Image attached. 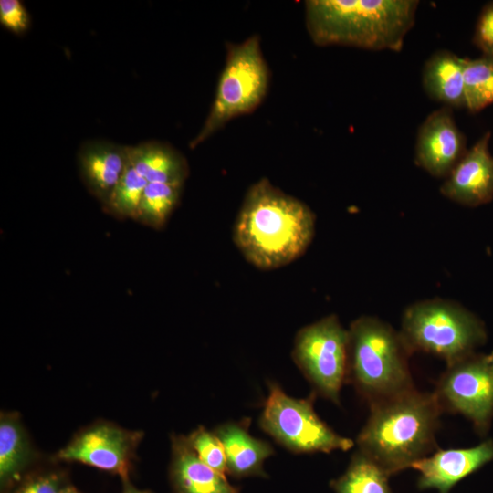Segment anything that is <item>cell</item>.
<instances>
[{
	"instance_id": "cell-19",
	"label": "cell",
	"mask_w": 493,
	"mask_h": 493,
	"mask_svg": "<svg viewBox=\"0 0 493 493\" xmlns=\"http://www.w3.org/2000/svg\"><path fill=\"white\" fill-rule=\"evenodd\" d=\"M466 58L439 51L425 63L423 85L428 95L449 107H465L464 68Z\"/></svg>"
},
{
	"instance_id": "cell-22",
	"label": "cell",
	"mask_w": 493,
	"mask_h": 493,
	"mask_svg": "<svg viewBox=\"0 0 493 493\" xmlns=\"http://www.w3.org/2000/svg\"><path fill=\"white\" fill-rule=\"evenodd\" d=\"M464 97L465 107L472 112L493 103V57L466 58Z\"/></svg>"
},
{
	"instance_id": "cell-28",
	"label": "cell",
	"mask_w": 493,
	"mask_h": 493,
	"mask_svg": "<svg viewBox=\"0 0 493 493\" xmlns=\"http://www.w3.org/2000/svg\"><path fill=\"white\" fill-rule=\"evenodd\" d=\"M123 480V489L122 493H152L148 490H141L135 488L130 481L129 478H122Z\"/></svg>"
},
{
	"instance_id": "cell-27",
	"label": "cell",
	"mask_w": 493,
	"mask_h": 493,
	"mask_svg": "<svg viewBox=\"0 0 493 493\" xmlns=\"http://www.w3.org/2000/svg\"><path fill=\"white\" fill-rule=\"evenodd\" d=\"M474 42L484 55L493 57V3L487 5L481 12Z\"/></svg>"
},
{
	"instance_id": "cell-4",
	"label": "cell",
	"mask_w": 493,
	"mask_h": 493,
	"mask_svg": "<svg viewBox=\"0 0 493 493\" xmlns=\"http://www.w3.org/2000/svg\"><path fill=\"white\" fill-rule=\"evenodd\" d=\"M349 330L347 382L370 405L414 389L408 351L400 332L371 316L353 320Z\"/></svg>"
},
{
	"instance_id": "cell-17",
	"label": "cell",
	"mask_w": 493,
	"mask_h": 493,
	"mask_svg": "<svg viewBox=\"0 0 493 493\" xmlns=\"http://www.w3.org/2000/svg\"><path fill=\"white\" fill-rule=\"evenodd\" d=\"M129 160L148 183L184 185L188 175L185 158L166 143L146 142L129 146Z\"/></svg>"
},
{
	"instance_id": "cell-16",
	"label": "cell",
	"mask_w": 493,
	"mask_h": 493,
	"mask_svg": "<svg viewBox=\"0 0 493 493\" xmlns=\"http://www.w3.org/2000/svg\"><path fill=\"white\" fill-rule=\"evenodd\" d=\"M248 423H226L214 432L221 441L226 458V471L233 477H266L264 461L273 455L266 441L249 435Z\"/></svg>"
},
{
	"instance_id": "cell-21",
	"label": "cell",
	"mask_w": 493,
	"mask_h": 493,
	"mask_svg": "<svg viewBox=\"0 0 493 493\" xmlns=\"http://www.w3.org/2000/svg\"><path fill=\"white\" fill-rule=\"evenodd\" d=\"M184 185L148 183L135 219L155 229L162 228L176 207Z\"/></svg>"
},
{
	"instance_id": "cell-12",
	"label": "cell",
	"mask_w": 493,
	"mask_h": 493,
	"mask_svg": "<svg viewBox=\"0 0 493 493\" xmlns=\"http://www.w3.org/2000/svg\"><path fill=\"white\" fill-rule=\"evenodd\" d=\"M492 459L493 441L488 439L473 447L437 449L411 467L419 473V489L449 493L458 482Z\"/></svg>"
},
{
	"instance_id": "cell-23",
	"label": "cell",
	"mask_w": 493,
	"mask_h": 493,
	"mask_svg": "<svg viewBox=\"0 0 493 493\" xmlns=\"http://www.w3.org/2000/svg\"><path fill=\"white\" fill-rule=\"evenodd\" d=\"M148 182L129 163L104 208L120 218L135 219Z\"/></svg>"
},
{
	"instance_id": "cell-2",
	"label": "cell",
	"mask_w": 493,
	"mask_h": 493,
	"mask_svg": "<svg viewBox=\"0 0 493 493\" xmlns=\"http://www.w3.org/2000/svg\"><path fill=\"white\" fill-rule=\"evenodd\" d=\"M442 412L434 393L414 388L371 404L357 436L358 450L390 475L411 467L437 450L435 433Z\"/></svg>"
},
{
	"instance_id": "cell-10",
	"label": "cell",
	"mask_w": 493,
	"mask_h": 493,
	"mask_svg": "<svg viewBox=\"0 0 493 493\" xmlns=\"http://www.w3.org/2000/svg\"><path fill=\"white\" fill-rule=\"evenodd\" d=\"M142 435L141 431L127 430L110 422L94 423L78 432L56 458L79 462L126 478Z\"/></svg>"
},
{
	"instance_id": "cell-5",
	"label": "cell",
	"mask_w": 493,
	"mask_h": 493,
	"mask_svg": "<svg viewBox=\"0 0 493 493\" xmlns=\"http://www.w3.org/2000/svg\"><path fill=\"white\" fill-rule=\"evenodd\" d=\"M400 334L412 354H434L451 364L487 339L481 320L461 305L434 299L410 305L404 312Z\"/></svg>"
},
{
	"instance_id": "cell-29",
	"label": "cell",
	"mask_w": 493,
	"mask_h": 493,
	"mask_svg": "<svg viewBox=\"0 0 493 493\" xmlns=\"http://www.w3.org/2000/svg\"><path fill=\"white\" fill-rule=\"evenodd\" d=\"M58 493H79L76 488L66 483Z\"/></svg>"
},
{
	"instance_id": "cell-15",
	"label": "cell",
	"mask_w": 493,
	"mask_h": 493,
	"mask_svg": "<svg viewBox=\"0 0 493 493\" xmlns=\"http://www.w3.org/2000/svg\"><path fill=\"white\" fill-rule=\"evenodd\" d=\"M170 478L174 493H239L225 475L198 458L183 435L172 438Z\"/></svg>"
},
{
	"instance_id": "cell-6",
	"label": "cell",
	"mask_w": 493,
	"mask_h": 493,
	"mask_svg": "<svg viewBox=\"0 0 493 493\" xmlns=\"http://www.w3.org/2000/svg\"><path fill=\"white\" fill-rule=\"evenodd\" d=\"M268 81L269 71L257 36L228 45L214 102L190 147L203 143L230 120L252 112L263 100Z\"/></svg>"
},
{
	"instance_id": "cell-20",
	"label": "cell",
	"mask_w": 493,
	"mask_h": 493,
	"mask_svg": "<svg viewBox=\"0 0 493 493\" xmlns=\"http://www.w3.org/2000/svg\"><path fill=\"white\" fill-rule=\"evenodd\" d=\"M383 467L359 450L346 471L330 482L335 493H393L389 477Z\"/></svg>"
},
{
	"instance_id": "cell-24",
	"label": "cell",
	"mask_w": 493,
	"mask_h": 493,
	"mask_svg": "<svg viewBox=\"0 0 493 493\" xmlns=\"http://www.w3.org/2000/svg\"><path fill=\"white\" fill-rule=\"evenodd\" d=\"M186 439L204 464L220 474L225 475L227 472L225 450L215 432L200 426L186 436Z\"/></svg>"
},
{
	"instance_id": "cell-14",
	"label": "cell",
	"mask_w": 493,
	"mask_h": 493,
	"mask_svg": "<svg viewBox=\"0 0 493 493\" xmlns=\"http://www.w3.org/2000/svg\"><path fill=\"white\" fill-rule=\"evenodd\" d=\"M78 162L88 189L105 205L129 163V146L105 141L88 142L80 147Z\"/></svg>"
},
{
	"instance_id": "cell-1",
	"label": "cell",
	"mask_w": 493,
	"mask_h": 493,
	"mask_svg": "<svg viewBox=\"0 0 493 493\" xmlns=\"http://www.w3.org/2000/svg\"><path fill=\"white\" fill-rule=\"evenodd\" d=\"M314 233L312 210L262 178L246 194L235 222L233 239L249 263L270 270L302 256Z\"/></svg>"
},
{
	"instance_id": "cell-3",
	"label": "cell",
	"mask_w": 493,
	"mask_h": 493,
	"mask_svg": "<svg viewBox=\"0 0 493 493\" xmlns=\"http://www.w3.org/2000/svg\"><path fill=\"white\" fill-rule=\"evenodd\" d=\"M416 0H309L306 26L318 46L400 51L413 27Z\"/></svg>"
},
{
	"instance_id": "cell-26",
	"label": "cell",
	"mask_w": 493,
	"mask_h": 493,
	"mask_svg": "<svg viewBox=\"0 0 493 493\" xmlns=\"http://www.w3.org/2000/svg\"><path fill=\"white\" fill-rule=\"evenodd\" d=\"M0 24L16 35H22L30 26V16L19 0L0 1Z\"/></svg>"
},
{
	"instance_id": "cell-9",
	"label": "cell",
	"mask_w": 493,
	"mask_h": 493,
	"mask_svg": "<svg viewBox=\"0 0 493 493\" xmlns=\"http://www.w3.org/2000/svg\"><path fill=\"white\" fill-rule=\"evenodd\" d=\"M433 393L442 411L460 414L486 433L493 417V351L448 364Z\"/></svg>"
},
{
	"instance_id": "cell-7",
	"label": "cell",
	"mask_w": 493,
	"mask_h": 493,
	"mask_svg": "<svg viewBox=\"0 0 493 493\" xmlns=\"http://www.w3.org/2000/svg\"><path fill=\"white\" fill-rule=\"evenodd\" d=\"M314 396L295 399L275 383L260 417L261 427L278 443L295 453L347 451L354 443L329 427L315 413Z\"/></svg>"
},
{
	"instance_id": "cell-11",
	"label": "cell",
	"mask_w": 493,
	"mask_h": 493,
	"mask_svg": "<svg viewBox=\"0 0 493 493\" xmlns=\"http://www.w3.org/2000/svg\"><path fill=\"white\" fill-rule=\"evenodd\" d=\"M466 152L465 137L449 107L429 114L418 131L416 163L434 176H447Z\"/></svg>"
},
{
	"instance_id": "cell-25",
	"label": "cell",
	"mask_w": 493,
	"mask_h": 493,
	"mask_svg": "<svg viewBox=\"0 0 493 493\" xmlns=\"http://www.w3.org/2000/svg\"><path fill=\"white\" fill-rule=\"evenodd\" d=\"M67 482L58 471L29 475L8 493H58Z\"/></svg>"
},
{
	"instance_id": "cell-18",
	"label": "cell",
	"mask_w": 493,
	"mask_h": 493,
	"mask_svg": "<svg viewBox=\"0 0 493 493\" xmlns=\"http://www.w3.org/2000/svg\"><path fill=\"white\" fill-rule=\"evenodd\" d=\"M36 453L16 413L0 416V484L6 490L35 460Z\"/></svg>"
},
{
	"instance_id": "cell-8",
	"label": "cell",
	"mask_w": 493,
	"mask_h": 493,
	"mask_svg": "<svg viewBox=\"0 0 493 493\" xmlns=\"http://www.w3.org/2000/svg\"><path fill=\"white\" fill-rule=\"evenodd\" d=\"M292 356L316 391L338 404L341 386L347 382L349 330L337 316H327L299 330Z\"/></svg>"
},
{
	"instance_id": "cell-13",
	"label": "cell",
	"mask_w": 493,
	"mask_h": 493,
	"mask_svg": "<svg viewBox=\"0 0 493 493\" xmlns=\"http://www.w3.org/2000/svg\"><path fill=\"white\" fill-rule=\"evenodd\" d=\"M490 132L485 133L446 176L441 193L458 204L477 206L493 198V156L488 150Z\"/></svg>"
}]
</instances>
